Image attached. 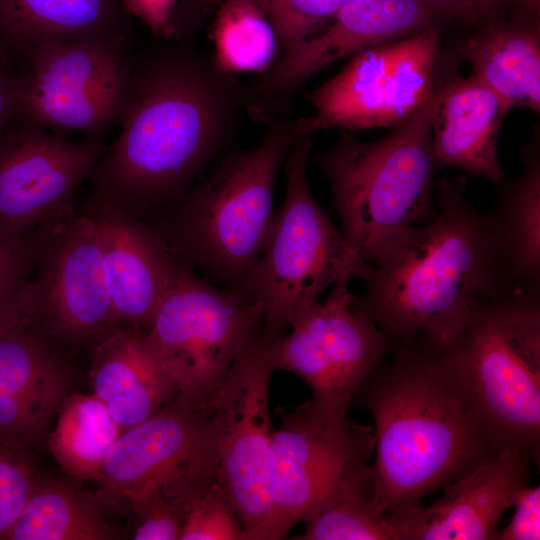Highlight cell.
I'll return each mask as SVG.
<instances>
[{
    "mask_svg": "<svg viewBox=\"0 0 540 540\" xmlns=\"http://www.w3.org/2000/svg\"><path fill=\"white\" fill-rule=\"evenodd\" d=\"M168 42L134 58L120 133L87 176L89 193L152 222L233 151L249 100L211 56Z\"/></svg>",
    "mask_w": 540,
    "mask_h": 540,
    "instance_id": "6da1fadb",
    "label": "cell"
},
{
    "mask_svg": "<svg viewBox=\"0 0 540 540\" xmlns=\"http://www.w3.org/2000/svg\"><path fill=\"white\" fill-rule=\"evenodd\" d=\"M392 353L352 398L374 421L373 505L382 515L422 504L505 446L418 337L395 342Z\"/></svg>",
    "mask_w": 540,
    "mask_h": 540,
    "instance_id": "7a4b0ae2",
    "label": "cell"
},
{
    "mask_svg": "<svg viewBox=\"0 0 540 540\" xmlns=\"http://www.w3.org/2000/svg\"><path fill=\"white\" fill-rule=\"evenodd\" d=\"M436 213L370 264L362 304L393 341L419 337L438 350L472 311L505 290L492 251L488 212L466 198L464 176L437 182Z\"/></svg>",
    "mask_w": 540,
    "mask_h": 540,
    "instance_id": "3957f363",
    "label": "cell"
},
{
    "mask_svg": "<svg viewBox=\"0 0 540 540\" xmlns=\"http://www.w3.org/2000/svg\"><path fill=\"white\" fill-rule=\"evenodd\" d=\"M315 133L312 117L271 119L251 149L229 152L151 223L181 261L240 294L272 223L279 169L290 150Z\"/></svg>",
    "mask_w": 540,
    "mask_h": 540,
    "instance_id": "277c9868",
    "label": "cell"
},
{
    "mask_svg": "<svg viewBox=\"0 0 540 540\" xmlns=\"http://www.w3.org/2000/svg\"><path fill=\"white\" fill-rule=\"evenodd\" d=\"M430 350L490 433L502 444L525 449L538 463L540 287H514L488 297L447 345Z\"/></svg>",
    "mask_w": 540,
    "mask_h": 540,
    "instance_id": "5b68a950",
    "label": "cell"
},
{
    "mask_svg": "<svg viewBox=\"0 0 540 540\" xmlns=\"http://www.w3.org/2000/svg\"><path fill=\"white\" fill-rule=\"evenodd\" d=\"M438 88L385 137L363 142L342 132L315 158L329 182L344 239L370 264L436 213L432 118Z\"/></svg>",
    "mask_w": 540,
    "mask_h": 540,
    "instance_id": "8992f818",
    "label": "cell"
},
{
    "mask_svg": "<svg viewBox=\"0 0 540 540\" xmlns=\"http://www.w3.org/2000/svg\"><path fill=\"white\" fill-rule=\"evenodd\" d=\"M312 138L294 146L283 163L284 201L240 292L260 307L261 332L273 340H279L291 318L319 300L326 288L362 280L370 265L347 243L310 190L306 170Z\"/></svg>",
    "mask_w": 540,
    "mask_h": 540,
    "instance_id": "52a82bcc",
    "label": "cell"
},
{
    "mask_svg": "<svg viewBox=\"0 0 540 540\" xmlns=\"http://www.w3.org/2000/svg\"><path fill=\"white\" fill-rule=\"evenodd\" d=\"M269 463V513L253 540L281 539L334 499L373 487L368 460L373 427L350 420L312 399L279 408Z\"/></svg>",
    "mask_w": 540,
    "mask_h": 540,
    "instance_id": "ba28073f",
    "label": "cell"
},
{
    "mask_svg": "<svg viewBox=\"0 0 540 540\" xmlns=\"http://www.w3.org/2000/svg\"><path fill=\"white\" fill-rule=\"evenodd\" d=\"M130 40H46L23 58L18 119L100 137L119 124L133 74Z\"/></svg>",
    "mask_w": 540,
    "mask_h": 540,
    "instance_id": "9c48e42d",
    "label": "cell"
},
{
    "mask_svg": "<svg viewBox=\"0 0 540 540\" xmlns=\"http://www.w3.org/2000/svg\"><path fill=\"white\" fill-rule=\"evenodd\" d=\"M278 341L257 330L204 407L215 473L244 530V540H253L269 513L275 430L269 388Z\"/></svg>",
    "mask_w": 540,
    "mask_h": 540,
    "instance_id": "30bf717a",
    "label": "cell"
},
{
    "mask_svg": "<svg viewBox=\"0 0 540 540\" xmlns=\"http://www.w3.org/2000/svg\"><path fill=\"white\" fill-rule=\"evenodd\" d=\"M262 320L256 303L185 266L145 335L175 377L178 395L205 407Z\"/></svg>",
    "mask_w": 540,
    "mask_h": 540,
    "instance_id": "8fae6325",
    "label": "cell"
},
{
    "mask_svg": "<svg viewBox=\"0 0 540 540\" xmlns=\"http://www.w3.org/2000/svg\"><path fill=\"white\" fill-rule=\"evenodd\" d=\"M440 31L429 28L366 48L331 79L306 93L316 132L395 127L439 86Z\"/></svg>",
    "mask_w": 540,
    "mask_h": 540,
    "instance_id": "7c38bea8",
    "label": "cell"
},
{
    "mask_svg": "<svg viewBox=\"0 0 540 540\" xmlns=\"http://www.w3.org/2000/svg\"><path fill=\"white\" fill-rule=\"evenodd\" d=\"M36 232V264L27 286L33 311L59 342L96 345L120 327L96 226L73 205Z\"/></svg>",
    "mask_w": 540,
    "mask_h": 540,
    "instance_id": "4fadbf2b",
    "label": "cell"
},
{
    "mask_svg": "<svg viewBox=\"0 0 540 540\" xmlns=\"http://www.w3.org/2000/svg\"><path fill=\"white\" fill-rule=\"evenodd\" d=\"M288 329L274 349L276 370L301 377L312 400L337 414H347L359 386L395 346L349 281L336 283L323 301L300 309Z\"/></svg>",
    "mask_w": 540,
    "mask_h": 540,
    "instance_id": "5bb4252c",
    "label": "cell"
},
{
    "mask_svg": "<svg viewBox=\"0 0 540 540\" xmlns=\"http://www.w3.org/2000/svg\"><path fill=\"white\" fill-rule=\"evenodd\" d=\"M451 15L444 0H351L318 33L285 49L249 86L247 114L262 123L285 115L315 73L371 46L438 28Z\"/></svg>",
    "mask_w": 540,
    "mask_h": 540,
    "instance_id": "9a60e30c",
    "label": "cell"
},
{
    "mask_svg": "<svg viewBox=\"0 0 540 540\" xmlns=\"http://www.w3.org/2000/svg\"><path fill=\"white\" fill-rule=\"evenodd\" d=\"M105 150L100 137L74 142L15 123L0 142V239L25 237L72 207L74 193Z\"/></svg>",
    "mask_w": 540,
    "mask_h": 540,
    "instance_id": "2e32d148",
    "label": "cell"
},
{
    "mask_svg": "<svg viewBox=\"0 0 540 540\" xmlns=\"http://www.w3.org/2000/svg\"><path fill=\"white\" fill-rule=\"evenodd\" d=\"M55 342L26 286L0 320V440L30 448L68 396V369Z\"/></svg>",
    "mask_w": 540,
    "mask_h": 540,
    "instance_id": "e0dca14e",
    "label": "cell"
},
{
    "mask_svg": "<svg viewBox=\"0 0 540 540\" xmlns=\"http://www.w3.org/2000/svg\"><path fill=\"white\" fill-rule=\"evenodd\" d=\"M531 462L525 449L505 445L433 503L385 517L396 540H496L502 516L529 485Z\"/></svg>",
    "mask_w": 540,
    "mask_h": 540,
    "instance_id": "ac0fdd59",
    "label": "cell"
},
{
    "mask_svg": "<svg viewBox=\"0 0 540 540\" xmlns=\"http://www.w3.org/2000/svg\"><path fill=\"white\" fill-rule=\"evenodd\" d=\"M207 441L205 408L177 394L119 435L98 478L104 498L132 509L181 475L205 451Z\"/></svg>",
    "mask_w": 540,
    "mask_h": 540,
    "instance_id": "d6986e66",
    "label": "cell"
},
{
    "mask_svg": "<svg viewBox=\"0 0 540 540\" xmlns=\"http://www.w3.org/2000/svg\"><path fill=\"white\" fill-rule=\"evenodd\" d=\"M80 209L98 231L119 326L146 332L165 293L188 265L153 223L91 193Z\"/></svg>",
    "mask_w": 540,
    "mask_h": 540,
    "instance_id": "ffe728a7",
    "label": "cell"
},
{
    "mask_svg": "<svg viewBox=\"0 0 540 540\" xmlns=\"http://www.w3.org/2000/svg\"><path fill=\"white\" fill-rule=\"evenodd\" d=\"M510 110L472 74L441 83L432 118L436 168L457 167L497 184L505 178L498 157L501 124Z\"/></svg>",
    "mask_w": 540,
    "mask_h": 540,
    "instance_id": "44dd1931",
    "label": "cell"
},
{
    "mask_svg": "<svg viewBox=\"0 0 540 540\" xmlns=\"http://www.w3.org/2000/svg\"><path fill=\"white\" fill-rule=\"evenodd\" d=\"M93 394L123 430L146 420L179 393V385L145 332L119 327L93 346Z\"/></svg>",
    "mask_w": 540,
    "mask_h": 540,
    "instance_id": "7402d4cb",
    "label": "cell"
},
{
    "mask_svg": "<svg viewBox=\"0 0 540 540\" xmlns=\"http://www.w3.org/2000/svg\"><path fill=\"white\" fill-rule=\"evenodd\" d=\"M130 18L120 0H0V59L46 40H130Z\"/></svg>",
    "mask_w": 540,
    "mask_h": 540,
    "instance_id": "603a6c76",
    "label": "cell"
},
{
    "mask_svg": "<svg viewBox=\"0 0 540 540\" xmlns=\"http://www.w3.org/2000/svg\"><path fill=\"white\" fill-rule=\"evenodd\" d=\"M523 172L501 180L488 212L494 264L505 288L540 287V141L520 149Z\"/></svg>",
    "mask_w": 540,
    "mask_h": 540,
    "instance_id": "cb8c5ba5",
    "label": "cell"
},
{
    "mask_svg": "<svg viewBox=\"0 0 540 540\" xmlns=\"http://www.w3.org/2000/svg\"><path fill=\"white\" fill-rule=\"evenodd\" d=\"M472 75L511 110L540 111L539 19L513 17L488 21L465 43Z\"/></svg>",
    "mask_w": 540,
    "mask_h": 540,
    "instance_id": "d4e9b609",
    "label": "cell"
},
{
    "mask_svg": "<svg viewBox=\"0 0 540 540\" xmlns=\"http://www.w3.org/2000/svg\"><path fill=\"white\" fill-rule=\"evenodd\" d=\"M114 533L97 502L66 482L36 480L16 521L1 540H107Z\"/></svg>",
    "mask_w": 540,
    "mask_h": 540,
    "instance_id": "484cf974",
    "label": "cell"
},
{
    "mask_svg": "<svg viewBox=\"0 0 540 540\" xmlns=\"http://www.w3.org/2000/svg\"><path fill=\"white\" fill-rule=\"evenodd\" d=\"M122 431L93 393H74L61 404L48 445L66 473L80 480H98L106 456Z\"/></svg>",
    "mask_w": 540,
    "mask_h": 540,
    "instance_id": "4316f807",
    "label": "cell"
},
{
    "mask_svg": "<svg viewBox=\"0 0 540 540\" xmlns=\"http://www.w3.org/2000/svg\"><path fill=\"white\" fill-rule=\"evenodd\" d=\"M209 37L212 59L228 74H265L275 63L280 42L265 12L252 0H221Z\"/></svg>",
    "mask_w": 540,
    "mask_h": 540,
    "instance_id": "83f0119b",
    "label": "cell"
},
{
    "mask_svg": "<svg viewBox=\"0 0 540 540\" xmlns=\"http://www.w3.org/2000/svg\"><path fill=\"white\" fill-rule=\"evenodd\" d=\"M299 540H396L393 529L373 505V487L342 495L315 513Z\"/></svg>",
    "mask_w": 540,
    "mask_h": 540,
    "instance_id": "f1b7e54d",
    "label": "cell"
},
{
    "mask_svg": "<svg viewBox=\"0 0 540 540\" xmlns=\"http://www.w3.org/2000/svg\"><path fill=\"white\" fill-rule=\"evenodd\" d=\"M267 15L285 50L320 30L351 0H252Z\"/></svg>",
    "mask_w": 540,
    "mask_h": 540,
    "instance_id": "f546056e",
    "label": "cell"
},
{
    "mask_svg": "<svg viewBox=\"0 0 540 540\" xmlns=\"http://www.w3.org/2000/svg\"><path fill=\"white\" fill-rule=\"evenodd\" d=\"M36 480L28 448L0 440V538L22 512Z\"/></svg>",
    "mask_w": 540,
    "mask_h": 540,
    "instance_id": "4dcf8cb0",
    "label": "cell"
},
{
    "mask_svg": "<svg viewBox=\"0 0 540 540\" xmlns=\"http://www.w3.org/2000/svg\"><path fill=\"white\" fill-rule=\"evenodd\" d=\"M36 230L20 239H0V320L19 302L34 272Z\"/></svg>",
    "mask_w": 540,
    "mask_h": 540,
    "instance_id": "1f68e13d",
    "label": "cell"
},
{
    "mask_svg": "<svg viewBox=\"0 0 540 540\" xmlns=\"http://www.w3.org/2000/svg\"><path fill=\"white\" fill-rule=\"evenodd\" d=\"M131 510L137 516L133 539L180 540L182 517L162 489L145 496Z\"/></svg>",
    "mask_w": 540,
    "mask_h": 540,
    "instance_id": "d6a6232c",
    "label": "cell"
},
{
    "mask_svg": "<svg viewBox=\"0 0 540 540\" xmlns=\"http://www.w3.org/2000/svg\"><path fill=\"white\" fill-rule=\"evenodd\" d=\"M513 507L514 515L505 528L498 530L496 540H539L540 487H525Z\"/></svg>",
    "mask_w": 540,
    "mask_h": 540,
    "instance_id": "836d02e7",
    "label": "cell"
},
{
    "mask_svg": "<svg viewBox=\"0 0 540 540\" xmlns=\"http://www.w3.org/2000/svg\"><path fill=\"white\" fill-rule=\"evenodd\" d=\"M454 15L470 20L497 19L506 7L513 8V16L539 19V0H444Z\"/></svg>",
    "mask_w": 540,
    "mask_h": 540,
    "instance_id": "e575fe53",
    "label": "cell"
},
{
    "mask_svg": "<svg viewBox=\"0 0 540 540\" xmlns=\"http://www.w3.org/2000/svg\"><path fill=\"white\" fill-rule=\"evenodd\" d=\"M181 0H120L125 11L141 20L156 41H168L171 20Z\"/></svg>",
    "mask_w": 540,
    "mask_h": 540,
    "instance_id": "d590c367",
    "label": "cell"
},
{
    "mask_svg": "<svg viewBox=\"0 0 540 540\" xmlns=\"http://www.w3.org/2000/svg\"><path fill=\"white\" fill-rule=\"evenodd\" d=\"M221 0H181L171 20L169 39L172 42H190L204 18Z\"/></svg>",
    "mask_w": 540,
    "mask_h": 540,
    "instance_id": "8d00e7d4",
    "label": "cell"
},
{
    "mask_svg": "<svg viewBox=\"0 0 540 540\" xmlns=\"http://www.w3.org/2000/svg\"><path fill=\"white\" fill-rule=\"evenodd\" d=\"M18 74L0 59V142L18 119Z\"/></svg>",
    "mask_w": 540,
    "mask_h": 540,
    "instance_id": "74e56055",
    "label": "cell"
}]
</instances>
